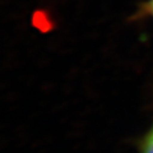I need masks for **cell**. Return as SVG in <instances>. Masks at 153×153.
<instances>
[{
    "label": "cell",
    "instance_id": "7a4b0ae2",
    "mask_svg": "<svg viewBox=\"0 0 153 153\" xmlns=\"http://www.w3.org/2000/svg\"><path fill=\"white\" fill-rule=\"evenodd\" d=\"M143 12L153 18V0H148L144 5H143Z\"/></svg>",
    "mask_w": 153,
    "mask_h": 153
},
{
    "label": "cell",
    "instance_id": "6da1fadb",
    "mask_svg": "<svg viewBox=\"0 0 153 153\" xmlns=\"http://www.w3.org/2000/svg\"><path fill=\"white\" fill-rule=\"evenodd\" d=\"M140 153H153V125L143 138Z\"/></svg>",
    "mask_w": 153,
    "mask_h": 153
}]
</instances>
